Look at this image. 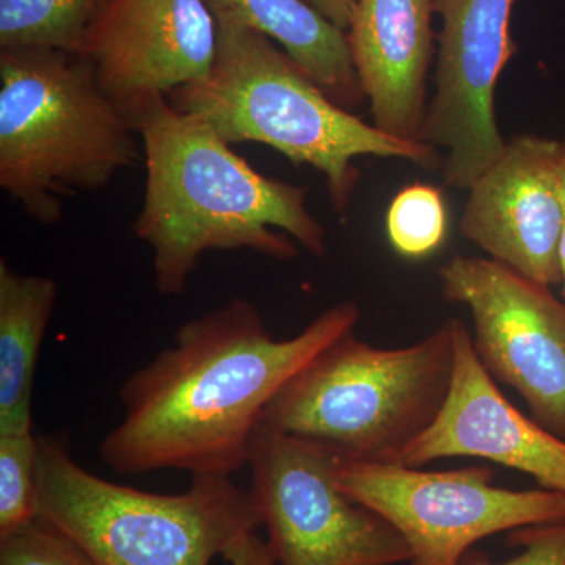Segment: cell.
Returning a JSON list of instances; mask_svg holds the SVG:
<instances>
[{
	"label": "cell",
	"instance_id": "obj_1",
	"mask_svg": "<svg viewBox=\"0 0 565 565\" xmlns=\"http://www.w3.org/2000/svg\"><path fill=\"white\" fill-rule=\"evenodd\" d=\"M359 319L345 300L277 340L255 305L233 299L182 323L174 343L122 384V418L103 438L102 459L122 475L232 476L248 463L275 394Z\"/></svg>",
	"mask_w": 565,
	"mask_h": 565
},
{
	"label": "cell",
	"instance_id": "obj_2",
	"mask_svg": "<svg viewBox=\"0 0 565 565\" xmlns=\"http://www.w3.org/2000/svg\"><path fill=\"white\" fill-rule=\"evenodd\" d=\"M131 117L147 173L132 228L151 248L156 291L184 294L207 252L250 250L289 262L302 247L326 256V228L308 210L302 185L256 172L167 96L140 104Z\"/></svg>",
	"mask_w": 565,
	"mask_h": 565
},
{
	"label": "cell",
	"instance_id": "obj_3",
	"mask_svg": "<svg viewBox=\"0 0 565 565\" xmlns=\"http://www.w3.org/2000/svg\"><path fill=\"white\" fill-rule=\"evenodd\" d=\"M167 99L174 109L206 122L226 143L267 145L294 166L326 177L337 214H348L359 185L360 156L404 159L440 169L437 148L407 143L343 109L273 40L239 25L217 24L210 71Z\"/></svg>",
	"mask_w": 565,
	"mask_h": 565
},
{
	"label": "cell",
	"instance_id": "obj_4",
	"mask_svg": "<svg viewBox=\"0 0 565 565\" xmlns=\"http://www.w3.org/2000/svg\"><path fill=\"white\" fill-rule=\"evenodd\" d=\"M143 159L131 114L81 55L0 50V188L41 225L70 196L109 185Z\"/></svg>",
	"mask_w": 565,
	"mask_h": 565
},
{
	"label": "cell",
	"instance_id": "obj_5",
	"mask_svg": "<svg viewBox=\"0 0 565 565\" xmlns=\"http://www.w3.org/2000/svg\"><path fill=\"white\" fill-rule=\"evenodd\" d=\"M455 332L456 318L448 319L399 349L364 343L355 330L341 334L281 386L262 424L343 459L399 463L448 396Z\"/></svg>",
	"mask_w": 565,
	"mask_h": 565
},
{
	"label": "cell",
	"instance_id": "obj_6",
	"mask_svg": "<svg viewBox=\"0 0 565 565\" xmlns=\"http://www.w3.org/2000/svg\"><path fill=\"white\" fill-rule=\"evenodd\" d=\"M39 516L96 565H212L262 526L232 476L193 475L182 493H151L85 470L57 437H39Z\"/></svg>",
	"mask_w": 565,
	"mask_h": 565
},
{
	"label": "cell",
	"instance_id": "obj_7",
	"mask_svg": "<svg viewBox=\"0 0 565 565\" xmlns=\"http://www.w3.org/2000/svg\"><path fill=\"white\" fill-rule=\"evenodd\" d=\"M340 460L330 446L259 424L248 455V493L277 564L411 563L403 535L338 484Z\"/></svg>",
	"mask_w": 565,
	"mask_h": 565
},
{
	"label": "cell",
	"instance_id": "obj_8",
	"mask_svg": "<svg viewBox=\"0 0 565 565\" xmlns=\"http://www.w3.org/2000/svg\"><path fill=\"white\" fill-rule=\"evenodd\" d=\"M490 467L424 471L343 459L338 484L385 519L407 542L411 565H459L473 545L523 526L565 522V494L493 486Z\"/></svg>",
	"mask_w": 565,
	"mask_h": 565
},
{
	"label": "cell",
	"instance_id": "obj_9",
	"mask_svg": "<svg viewBox=\"0 0 565 565\" xmlns=\"http://www.w3.org/2000/svg\"><path fill=\"white\" fill-rule=\"evenodd\" d=\"M446 302L470 310L479 360L531 418L565 438V300L490 258L456 255L438 270Z\"/></svg>",
	"mask_w": 565,
	"mask_h": 565
},
{
	"label": "cell",
	"instance_id": "obj_10",
	"mask_svg": "<svg viewBox=\"0 0 565 565\" xmlns=\"http://www.w3.org/2000/svg\"><path fill=\"white\" fill-rule=\"evenodd\" d=\"M516 2L434 0L441 25L423 143L446 152L440 170L449 188L468 191L504 151L494 90L519 52L511 32Z\"/></svg>",
	"mask_w": 565,
	"mask_h": 565
},
{
	"label": "cell",
	"instance_id": "obj_11",
	"mask_svg": "<svg viewBox=\"0 0 565 565\" xmlns=\"http://www.w3.org/2000/svg\"><path fill=\"white\" fill-rule=\"evenodd\" d=\"M563 140L522 134L468 189L460 233L490 259L535 282L561 286Z\"/></svg>",
	"mask_w": 565,
	"mask_h": 565
},
{
	"label": "cell",
	"instance_id": "obj_12",
	"mask_svg": "<svg viewBox=\"0 0 565 565\" xmlns=\"http://www.w3.org/2000/svg\"><path fill=\"white\" fill-rule=\"evenodd\" d=\"M217 24L203 0H99L79 55L132 114L210 71Z\"/></svg>",
	"mask_w": 565,
	"mask_h": 565
},
{
	"label": "cell",
	"instance_id": "obj_13",
	"mask_svg": "<svg viewBox=\"0 0 565 565\" xmlns=\"http://www.w3.org/2000/svg\"><path fill=\"white\" fill-rule=\"evenodd\" d=\"M446 457L490 460L533 476L542 489L565 494V438L527 418L501 393L459 319L448 396L399 465L419 468Z\"/></svg>",
	"mask_w": 565,
	"mask_h": 565
},
{
	"label": "cell",
	"instance_id": "obj_14",
	"mask_svg": "<svg viewBox=\"0 0 565 565\" xmlns=\"http://www.w3.org/2000/svg\"><path fill=\"white\" fill-rule=\"evenodd\" d=\"M434 14V0H359L345 31L373 125L407 143H423Z\"/></svg>",
	"mask_w": 565,
	"mask_h": 565
},
{
	"label": "cell",
	"instance_id": "obj_15",
	"mask_svg": "<svg viewBox=\"0 0 565 565\" xmlns=\"http://www.w3.org/2000/svg\"><path fill=\"white\" fill-rule=\"evenodd\" d=\"M215 24L262 33L281 47L338 106L355 111L366 98L343 29L307 0H203Z\"/></svg>",
	"mask_w": 565,
	"mask_h": 565
},
{
	"label": "cell",
	"instance_id": "obj_16",
	"mask_svg": "<svg viewBox=\"0 0 565 565\" xmlns=\"http://www.w3.org/2000/svg\"><path fill=\"white\" fill-rule=\"evenodd\" d=\"M57 296L54 278L0 262V430L33 429L36 362Z\"/></svg>",
	"mask_w": 565,
	"mask_h": 565
},
{
	"label": "cell",
	"instance_id": "obj_17",
	"mask_svg": "<svg viewBox=\"0 0 565 565\" xmlns=\"http://www.w3.org/2000/svg\"><path fill=\"white\" fill-rule=\"evenodd\" d=\"M99 0H0V50L44 47L79 55Z\"/></svg>",
	"mask_w": 565,
	"mask_h": 565
},
{
	"label": "cell",
	"instance_id": "obj_18",
	"mask_svg": "<svg viewBox=\"0 0 565 565\" xmlns=\"http://www.w3.org/2000/svg\"><path fill=\"white\" fill-rule=\"evenodd\" d=\"M448 212L441 192L434 185L414 182L396 193L386 212V234L394 250L419 259L444 244Z\"/></svg>",
	"mask_w": 565,
	"mask_h": 565
},
{
	"label": "cell",
	"instance_id": "obj_19",
	"mask_svg": "<svg viewBox=\"0 0 565 565\" xmlns=\"http://www.w3.org/2000/svg\"><path fill=\"white\" fill-rule=\"evenodd\" d=\"M39 437L33 429L0 430V537L39 519Z\"/></svg>",
	"mask_w": 565,
	"mask_h": 565
},
{
	"label": "cell",
	"instance_id": "obj_20",
	"mask_svg": "<svg viewBox=\"0 0 565 565\" xmlns=\"http://www.w3.org/2000/svg\"><path fill=\"white\" fill-rule=\"evenodd\" d=\"M0 565H96L57 527L36 519L18 533L0 537Z\"/></svg>",
	"mask_w": 565,
	"mask_h": 565
},
{
	"label": "cell",
	"instance_id": "obj_21",
	"mask_svg": "<svg viewBox=\"0 0 565 565\" xmlns=\"http://www.w3.org/2000/svg\"><path fill=\"white\" fill-rule=\"evenodd\" d=\"M505 542L520 548L505 563L494 564L486 553L470 550L459 565H565V522L519 527L509 531Z\"/></svg>",
	"mask_w": 565,
	"mask_h": 565
},
{
	"label": "cell",
	"instance_id": "obj_22",
	"mask_svg": "<svg viewBox=\"0 0 565 565\" xmlns=\"http://www.w3.org/2000/svg\"><path fill=\"white\" fill-rule=\"evenodd\" d=\"M222 557L230 565H277L269 545L256 533L241 535Z\"/></svg>",
	"mask_w": 565,
	"mask_h": 565
},
{
	"label": "cell",
	"instance_id": "obj_23",
	"mask_svg": "<svg viewBox=\"0 0 565 565\" xmlns=\"http://www.w3.org/2000/svg\"><path fill=\"white\" fill-rule=\"evenodd\" d=\"M307 2H310L316 10L321 11L327 20L332 21L343 31H348L359 0H307Z\"/></svg>",
	"mask_w": 565,
	"mask_h": 565
},
{
	"label": "cell",
	"instance_id": "obj_24",
	"mask_svg": "<svg viewBox=\"0 0 565 565\" xmlns=\"http://www.w3.org/2000/svg\"><path fill=\"white\" fill-rule=\"evenodd\" d=\"M563 193H564V210H565V139L563 140ZM561 269H563V282H561V299L565 300V218H564V233L563 243H561Z\"/></svg>",
	"mask_w": 565,
	"mask_h": 565
}]
</instances>
